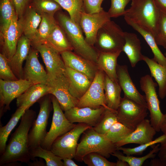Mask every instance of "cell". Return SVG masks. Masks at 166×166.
I'll list each match as a JSON object with an SVG mask.
<instances>
[{
	"instance_id": "cell-15",
	"label": "cell",
	"mask_w": 166,
	"mask_h": 166,
	"mask_svg": "<svg viewBox=\"0 0 166 166\" xmlns=\"http://www.w3.org/2000/svg\"><path fill=\"white\" fill-rule=\"evenodd\" d=\"M38 52L34 47L30 48L23 69V79L34 84L46 85L48 79L47 74L39 61Z\"/></svg>"
},
{
	"instance_id": "cell-6",
	"label": "cell",
	"mask_w": 166,
	"mask_h": 166,
	"mask_svg": "<svg viewBox=\"0 0 166 166\" xmlns=\"http://www.w3.org/2000/svg\"><path fill=\"white\" fill-rule=\"evenodd\" d=\"M39 113L34 121L28 134V146L30 149L40 146L46 136L48 120L53 107L51 95L48 94L38 101Z\"/></svg>"
},
{
	"instance_id": "cell-23",
	"label": "cell",
	"mask_w": 166,
	"mask_h": 166,
	"mask_svg": "<svg viewBox=\"0 0 166 166\" xmlns=\"http://www.w3.org/2000/svg\"><path fill=\"white\" fill-rule=\"evenodd\" d=\"M31 45V40L22 34L18 41L14 54L8 61L11 69L18 79L23 78L22 65L29 54Z\"/></svg>"
},
{
	"instance_id": "cell-25",
	"label": "cell",
	"mask_w": 166,
	"mask_h": 166,
	"mask_svg": "<svg viewBox=\"0 0 166 166\" xmlns=\"http://www.w3.org/2000/svg\"><path fill=\"white\" fill-rule=\"evenodd\" d=\"M124 38L122 51L126 55L132 67H134L138 62L143 60L140 40L136 34L127 32H124Z\"/></svg>"
},
{
	"instance_id": "cell-43",
	"label": "cell",
	"mask_w": 166,
	"mask_h": 166,
	"mask_svg": "<svg viewBox=\"0 0 166 166\" xmlns=\"http://www.w3.org/2000/svg\"><path fill=\"white\" fill-rule=\"evenodd\" d=\"M0 79L6 81H15L18 79L14 73L8 63V60L0 54Z\"/></svg>"
},
{
	"instance_id": "cell-44",
	"label": "cell",
	"mask_w": 166,
	"mask_h": 166,
	"mask_svg": "<svg viewBox=\"0 0 166 166\" xmlns=\"http://www.w3.org/2000/svg\"><path fill=\"white\" fill-rule=\"evenodd\" d=\"M132 0H111V5L108 12L111 18L124 16L125 7Z\"/></svg>"
},
{
	"instance_id": "cell-21",
	"label": "cell",
	"mask_w": 166,
	"mask_h": 166,
	"mask_svg": "<svg viewBox=\"0 0 166 166\" xmlns=\"http://www.w3.org/2000/svg\"><path fill=\"white\" fill-rule=\"evenodd\" d=\"M117 70L118 83L124 92V96L147 106L145 96L141 94L137 89L129 75L128 66L117 65Z\"/></svg>"
},
{
	"instance_id": "cell-29",
	"label": "cell",
	"mask_w": 166,
	"mask_h": 166,
	"mask_svg": "<svg viewBox=\"0 0 166 166\" xmlns=\"http://www.w3.org/2000/svg\"><path fill=\"white\" fill-rule=\"evenodd\" d=\"M148 65L152 77L154 78L158 86V94L161 99L166 96V66L159 64L153 58L144 56L143 60Z\"/></svg>"
},
{
	"instance_id": "cell-24",
	"label": "cell",
	"mask_w": 166,
	"mask_h": 166,
	"mask_svg": "<svg viewBox=\"0 0 166 166\" xmlns=\"http://www.w3.org/2000/svg\"><path fill=\"white\" fill-rule=\"evenodd\" d=\"M41 20V15L30 5L27 7L23 15L18 18L23 34L31 41L34 38Z\"/></svg>"
},
{
	"instance_id": "cell-55",
	"label": "cell",
	"mask_w": 166,
	"mask_h": 166,
	"mask_svg": "<svg viewBox=\"0 0 166 166\" xmlns=\"http://www.w3.org/2000/svg\"><path fill=\"white\" fill-rule=\"evenodd\" d=\"M164 55H165V56L166 57V52L165 53H164Z\"/></svg>"
},
{
	"instance_id": "cell-47",
	"label": "cell",
	"mask_w": 166,
	"mask_h": 166,
	"mask_svg": "<svg viewBox=\"0 0 166 166\" xmlns=\"http://www.w3.org/2000/svg\"><path fill=\"white\" fill-rule=\"evenodd\" d=\"M13 3L18 18L24 13L32 0H10Z\"/></svg>"
},
{
	"instance_id": "cell-14",
	"label": "cell",
	"mask_w": 166,
	"mask_h": 166,
	"mask_svg": "<svg viewBox=\"0 0 166 166\" xmlns=\"http://www.w3.org/2000/svg\"><path fill=\"white\" fill-rule=\"evenodd\" d=\"M111 20L108 12L104 10L93 14H88L83 11L81 14L80 26L84 33L87 43L94 46L97 33L107 22Z\"/></svg>"
},
{
	"instance_id": "cell-19",
	"label": "cell",
	"mask_w": 166,
	"mask_h": 166,
	"mask_svg": "<svg viewBox=\"0 0 166 166\" xmlns=\"http://www.w3.org/2000/svg\"><path fill=\"white\" fill-rule=\"evenodd\" d=\"M156 132L150 121L145 119L128 136L115 144L118 148L129 144H145L153 140Z\"/></svg>"
},
{
	"instance_id": "cell-48",
	"label": "cell",
	"mask_w": 166,
	"mask_h": 166,
	"mask_svg": "<svg viewBox=\"0 0 166 166\" xmlns=\"http://www.w3.org/2000/svg\"><path fill=\"white\" fill-rule=\"evenodd\" d=\"M159 159L163 161H166V141L161 144L158 152Z\"/></svg>"
},
{
	"instance_id": "cell-10",
	"label": "cell",
	"mask_w": 166,
	"mask_h": 166,
	"mask_svg": "<svg viewBox=\"0 0 166 166\" xmlns=\"http://www.w3.org/2000/svg\"><path fill=\"white\" fill-rule=\"evenodd\" d=\"M69 84L65 71L55 76L48 77L46 84L49 88V94L57 98L64 112L76 107L78 101L70 93Z\"/></svg>"
},
{
	"instance_id": "cell-5",
	"label": "cell",
	"mask_w": 166,
	"mask_h": 166,
	"mask_svg": "<svg viewBox=\"0 0 166 166\" xmlns=\"http://www.w3.org/2000/svg\"><path fill=\"white\" fill-rule=\"evenodd\" d=\"M124 42V32L118 25L110 20L98 31L94 46L99 52H122Z\"/></svg>"
},
{
	"instance_id": "cell-46",
	"label": "cell",
	"mask_w": 166,
	"mask_h": 166,
	"mask_svg": "<svg viewBox=\"0 0 166 166\" xmlns=\"http://www.w3.org/2000/svg\"><path fill=\"white\" fill-rule=\"evenodd\" d=\"M104 0H83L84 11L88 14L99 12L103 10L101 7Z\"/></svg>"
},
{
	"instance_id": "cell-34",
	"label": "cell",
	"mask_w": 166,
	"mask_h": 166,
	"mask_svg": "<svg viewBox=\"0 0 166 166\" xmlns=\"http://www.w3.org/2000/svg\"><path fill=\"white\" fill-rule=\"evenodd\" d=\"M16 14L14 7L10 0H0V38L7 30L12 19Z\"/></svg>"
},
{
	"instance_id": "cell-20",
	"label": "cell",
	"mask_w": 166,
	"mask_h": 166,
	"mask_svg": "<svg viewBox=\"0 0 166 166\" xmlns=\"http://www.w3.org/2000/svg\"><path fill=\"white\" fill-rule=\"evenodd\" d=\"M60 54L65 66L84 73L93 80L98 69L96 64L72 51H64Z\"/></svg>"
},
{
	"instance_id": "cell-38",
	"label": "cell",
	"mask_w": 166,
	"mask_h": 166,
	"mask_svg": "<svg viewBox=\"0 0 166 166\" xmlns=\"http://www.w3.org/2000/svg\"><path fill=\"white\" fill-rule=\"evenodd\" d=\"M117 121V111L106 109L98 123L93 128L98 133L104 135Z\"/></svg>"
},
{
	"instance_id": "cell-3",
	"label": "cell",
	"mask_w": 166,
	"mask_h": 166,
	"mask_svg": "<svg viewBox=\"0 0 166 166\" xmlns=\"http://www.w3.org/2000/svg\"><path fill=\"white\" fill-rule=\"evenodd\" d=\"M161 12L155 0H132L124 15L128 19L146 29L156 36Z\"/></svg>"
},
{
	"instance_id": "cell-28",
	"label": "cell",
	"mask_w": 166,
	"mask_h": 166,
	"mask_svg": "<svg viewBox=\"0 0 166 166\" xmlns=\"http://www.w3.org/2000/svg\"><path fill=\"white\" fill-rule=\"evenodd\" d=\"M43 44L60 53L65 51L73 50L64 31L57 23Z\"/></svg>"
},
{
	"instance_id": "cell-40",
	"label": "cell",
	"mask_w": 166,
	"mask_h": 166,
	"mask_svg": "<svg viewBox=\"0 0 166 166\" xmlns=\"http://www.w3.org/2000/svg\"><path fill=\"white\" fill-rule=\"evenodd\" d=\"M38 14H47L54 16L62 9L54 0H32L30 4Z\"/></svg>"
},
{
	"instance_id": "cell-1",
	"label": "cell",
	"mask_w": 166,
	"mask_h": 166,
	"mask_svg": "<svg viewBox=\"0 0 166 166\" xmlns=\"http://www.w3.org/2000/svg\"><path fill=\"white\" fill-rule=\"evenodd\" d=\"M36 118L32 109L26 110L21 117L20 123L11 135L4 152L0 157V166L16 163H28L31 160L28 146V134Z\"/></svg>"
},
{
	"instance_id": "cell-53",
	"label": "cell",
	"mask_w": 166,
	"mask_h": 166,
	"mask_svg": "<svg viewBox=\"0 0 166 166\" xmlns=\"http://www.w3.org/2000/svg\"><path fill=\"white\" fill-rule=\"evenodd\" d=\"M28 164L30 166H46V164H45L42 160H35L31 163L29 162Z\"/></svg>"
},
{
	"instance_id": "cell-2",
	"label": "cell",
	"mask_w": 166,
	"mask_h": 166,
	"mask_svg": "<svg viewBox=\"0 0 166 166\" xmlns=\"http://www.w3.org/2000/svg\"><path fill=\"white\" fill-rule=\"evenodd\" d=\"M56 13L57 22L64 31L74 52L96 64L99 52L86 41L80 26L61 10Z\"/></svg>"
},
{
	"instance_id": "cell-41",
	"label": "cell",
	"mask_w": 166,
	"mask_h": 166,
	"mask_svg": "<svg viewBox=\"0 0 166 166\" xmlns=\"http://www.w3.org/2000/svg\"><path fill=\"white\" fill-rule=\"evenodd\" d=\"M166 141V135H163L156 138L155 140L148 143L140 145L139 146L133 148H124L120 147L117 148V150L122 151L123 153L126 155H141L147 148L156 144L162 143Z\"/></svg>"
},
{
	"instance_id": "cell-30",
	"label": "cell",
	"mask_w": 166,
	"mask_h": 166,
	"mask_svg": "<svg viewBox=\"0 0 166 166\" xmlns=\"http://www.w3.org/2000/svg\"><path fill=\"white\" fill-rule=\"evenodd\" d=\"M124 19L127 24L138 32L144 38L153 54V59L160 65L166 66V57L159 49L152 34L146 29L131 21L127 19Z\"/></svg>"
},
{
	"instance_id": "cell-31",
	"label": "cell",
	"mask_w": 166,
	"mask_h": 166,
	"mask_svg": "<svg viewBox=\"0 0 166 166\" xmlns=\"http://www.w3.org/2000/svg\"><path fill=\"white\" fill-rule=\"evenodd\" d=\"M104 89L107 106L110 109L117 111L122 98V89L119 83L112 80L105 74Z\"/></svg>"
},
{
	"instance_id": "cell-8",
	"label": "cell",
	"mask_w": 166,
	"mask_h": 166,
	"mask_svg": "<svg viewBox=\"0 0 166 166\" xmlns=\"http://www.w3.org/2000/svg\"><path fill=\"white\" fill-rule=\"evenodd\" d=\"M51 99L53 109L51 125L40 144L42 147L48 150H50L52 144L56 139L72 129L76 125L66 118L57 99L52 95Z\"/></svg>"
},
{
	"instance_id": "cell-51",
	"label": "cell",
	"mask_w": 166,
	"mask_h": 166,
	"mask_svg": "<svg viewBox=\"0 0 166 166\" xmlns=\"http://www.w3.org/2000/svg\"><path fill=\"white\" fill-rule=\"evenodd\" d=\"M160 130L166 135V113L164 114Z\"/></svg>"
},
{
	"instance_id": "cell-39",
	"label": "cell",
	"mask_w": 166,
	"mask_h": 166,
	"mask_svg": "<svg viewBox=\"0 0 166 166\" xmlns=\"http://www.w3.org/2000/svg\"><path fill=\"white\" fill-rule=\"evenodd\" d=\"M134 130L118 121L111 127L104 135L115 144L125 138Z\"/></svg>"
},
{
	"instance_id": "cell-22",
	"label": "cell",
	"mask_w": 166,
	"mask_h": 166,
	"mask_svg": "<svg viewBox=\"0 0 166 166\" xmlns=\"http://www.w3.org/2000/svg\"><path fill=\"white\" fill-rule=\"evenodd\" d=\"M65 72L69 81V91L71 95L79 100L85 94L93 80L80 72L65 66Z\"/></svg>"
},
{
	"instance_id": "cell-36",
	"label": "cell",
	"mask_w": 166,
	"mask_h": 166,
	"mask_svg": "<svg viewBox=\"0 0 166 166\" xmlns=\"http://www.w3.org/2000/svg\"><path fill=\"white\" fill-rule=\"evenodd\" d=\"M31 160L35 157L43 159L45 161L46 166H64L62 159L55 155L51 150L43 148L40 146L30 149Z\"/></svg>"
},
{
	"instance_id": "cell-50",
	"label": "cell",
	"mask_w": 166,
	"mask_h": 166,
	"mask_svg": "<svg viewBox=\"0 0 166 166\" xmlns=\"http://www.w3.org/2000/svg\"><path fill=\"white\" fill-rule=\"evenodd\" d=\"M64 166H78L72 159L69 158H65L62 160Z\"/></svg>"
},
{
	"instance_id": "cell-7",
	"label": "cell",
	"mask_w": 166,
	"mask_h": 166,
	"mask_svg": "<svg viewBox=\"0 0 166 166\" xmlns=\"http://www.w3.org/2000/svg\"><path fill=\"white\" fill-rule=\"evenodd\" d=\"M91 128L86 124L78 123L72 129L56 139L50 150L62 160L65 158H74L80 136Z\"/></svg>"
},
{
	"instance_id": "cell-16",
	"label": "cell",
	"mask_w": 166,
	"mask_h": 166,
	"mask_svg": "<svg viewBox=\"0 0 166 166\" xmlns=\"http://www.w3.org/2000/svg\"><path fill=\"white\" fill-rule=\"evenodd\" d=\"M106 109L102 106L97 108L76 106L65 111L64 114L72 123H84L93 127L98 123Z\"/></svg>"
},
{
	"instance_id": "cell-56",
	"label": "cell",
	"mask_w": 166,
	"mask_h": 166,
	"mask_svg": "<svg viewBox=\"0 0 166 166\" xmlns=\"http://www.w3.org/2000/svg\"><path fill=\"white\" fill-rule=\"evenodd\" d=\"M165 166H166V161H165Z\"/></svg>"
},
{
	"instance_id": "cell-37",
	"label": "cell",
	"mask_w": 166,
	"mask_h": 166,
	"mask_svg": "<svg viewBox=\"0 0 166 166\" xmlns=\"http://www.w3.org/2000/svg\"><path fill=\"white\" fill-rule=\"evenodd\" d=\"M159 144L155 145L148 153L141 157H134L131 155L124 156L118 150L111 155L117 157L118 159L126 162L129 166H141L147 160L155 158L156 153L159 150Z\"/></svg>"
},
{
	"instance_id": "cell-9",
	"label": "cell",
	"mask_w": 166,
	"mask_h": 166,
	"mask_svg": "<svg viewBox=\"0 0 166 166\" xmlns=\"http://www.w3.org/2000/svg\"><path fill=\"white\" fill-rule=\"evenodd\" d=\"M140 84L141 90L145 94L147 108L150 113L151 124L156 132H159L164 114L161 111L156 92L157 84L153 81L151 76L147 74L140 78Z\"/></svg>"
},
{
	"instance_id": "cell-12",
	"label": "cell",
	"mask_w": 166,
	"mask_h": 166,
	"mask_svg": "<svg viewBox=\"0 0 166 166\" xmlns=\"http://www.w3.org/2000/svg\"><path fill=\"white\" fill-rule=\"evenodd\" d=\"M105 75L103 71L98 70L88 89L78 100L76 107L97 108L102 106L111 110L106 103L104 89Z\"/></svg>"
},
{
	"instance_id": "cell-49",
	"label": "cell",
	"mask_w": 166,
	"mask_h": 166,
	"mask_svg": "<svg viewBox=\"0 0 166 166\" xmlns=\"http://www.w3.org/2000/svg\"><path fill=\"white\" fill-rule=\"evenodd\" d=\"M155 2L160 12L166 14V0H155Z\"/></svg>"
},
{
	"instance_id": "cell-35",
	"label": "cell",
	"mask_w": 166,
	"mask_h": 166,
	"mask_svg": "<svg viewBox=\"0 0 166 166\" xmlns=\"http://www.w3.org/2000/svg\"><path fill=\"white\" fill-rule=\"evenodd\" d=\"M54 0L68 12L71 19L74 22L80 26L81 14L84 11L83 0Z\"/></svg>"
},
{
	"instance_id": "cell-18",
	"label": "cell",
	"mask_w": 166,
	"mask_h": 166,
	"mask_svg": "<svg viewBox=\"0 0 166 166\" xmlns=\"http://www.w3.org/2000/svg\"><path fill=\"white\" fill-rule=\"evenodd\" d=\"M23 34L22 27L16 14L3 36L0 38L1 53L9 61L14 54L18 41Z\"/></svg>"
},
{
	"instance_id": "cell-11",
	"label": "cell",
	"mask_w": 166,
	"mask_h": 166,
	"mask_svg": "<svg viewBox=\"0 0 166 166\" xmlns=\"http://www.w3.org/2000/svg\"><path fill=\"white\" fill-rule=\"evenodd\" d=\"M147 107L124 96L117 110L118 121L134 129L147 116Z\"/></svg>"
},
{
	"instance_id": "cell-33",
	"label": "cell",
	"mask_w": 166,
	"mask_h": 166,
	"mask_svg": "<svg viewBox=\"0 0 166 166\" xmlns=\"http://www.w3.org/2000/svg\"><path fill=\"white\" fill-rule=\"evenodd\" d=\"M26 108L18 107L15 112L7 123L4 126L0 125V155L4 152L6 146V143L9 136L12 131L17 125L19 120L25 111Z\"/></svg>"
},
{
	"instance_id": "cell-45",
	"label": "cell",
	"mask_w": 166,
	"mask_h": 166,
	"mask_svg": "<svg viewBox=\"0 0 166 166\" xmlns=\"http://www.w3.org/2000/svg\"><path fill=\"white\" fill-rule=\"evenodd\" d=\"M154 38L158 45L166 49V14L161 12L156 34Z\"/></svg>"
},
{
	"instance_id": "cell-13",
	"label": "cell",
	"mask_w": 166,
	"mask_h": 166,
	"mask_svg": "<svg viewBox=\"0 0 166 166\" xmlns=\"http://www.w3.org/2000/svg\"><path fill=\"white\" fill-rule=\"evenodd\" d=\"M32 82L23 78L15 81L0 79V117L10 110L12 101L17 98L32 85Z\"/></svg>"
},
{
	"instance_id": "cell-54",
	"label": "cell",
	"mask_w": 166,
	"mask_h": 166,
	"mask_svg": "<svg viewBox=\"0 0 166 166\" xmlns=\"http://www.w3.org/2000/svg\"><path fill=\"white\" fill-rule=\"evenodd\" d=\"M116 163V166H129L126 162L120 160L118 159Z\"/></svg>"
},
{
	"instance_id": "cell-4",
	"label": "cell",
	"mask_w": 166,
	"mask_h": 166,
	"mask_svg": "<svg viewBox=\"0 0 166 166\" xmlns=\"http://www.w3.org/2000/svg\"><path fill=\"white\" fill-rule=\"evenodd\" d=\"M117 150V147L115 144L92 127L83 132L81 141L78 144L74 158L77 161L82 162L85 155L92 152L98 153L106 158H109Z\"/></svg>"
},
{
	"instance_id": "cell-52",
	"label": "cell",
	"mask_w": 166,
	"mask_h": 166,
	"mask_svg": "<svg viewBox=\"0 0 166 166\" xmlns=\"http://www.w3.org/2000/svg\"><path fill=\"white\" fill-rule=\"evenodd\" d=\"M165 161H163L159 159H153L151 162V164L152 166H165Z\"/></svg>"
},
{
	"instance_id": "cell-27",
	"label": "cell",
	"mask_w": 166,
	"mask_h": 166,
	"mask_svg": "<svg viewBox=\"0 0 166 166\" xmlns=\"http://www.w3.org/2000/svg\"><path fill=\"white\" fill-rule=\"evenodd\" d=\"M96 65L112 80L118 82L117 74V59L121 51L99 52Z\"/></svg>"
},
{
	"instance_id": "cell-42",
	"label": "cell",
	"mask_w": 166,
	"mask_h": 166,
	"mask_svg": "<svg viewBox=\"0 0 166 166\" xmlns=\"http://www.w3.org/2000/svg\"><path fill=\"white\" fill-rule=\"evenodd\" d=\"M82 160L88 166H116V162L109 161L106 158L95 152L87 154Z\"/></svg>"
},
{
	"instance_id": "cell-17",
	"label": "cell",
	"mask_w": 166,
	"mask_h": 166,
	"mask_svg": "<svg viewBox=\"0 0 166 166\" xmlns=\"http://www.w3.org/2000/svg\"><path fill=\"white\" fill-rule=\"evenodd\" d=\"M40 53L45 66L48 77H52L65 71V66L60 53L42 44L33 47Z\"/></svg>"
},
{
	"instance_id": "cell-26",
	"label": "cell",
	"mask_w": 166,
	"mask_h": 166,
	"mask_svg": "<svg viewBox=\"0 0 166 166\" xmlns=\"http://www.w3.org/2000/svg\"><path fill=\"white\" fill-rule=\"evenodd\" d=\"M49 88L46 85H33L17 98V107L29 109L41 98L49 94Z\"/></svg>"
},
{
	"instance_id": "cell-32",
	"label": "cell",
	"mask_w": 166,
	"mask_h": 166,
	"mask_svg": "<svg viewBox=\"0 0 166 166\" xmlns=\"http://www.w3.org/2000/svg\"><path fill=\"white\" fill-rule=\"evenodd\" d=\"M41 15V22L34 38L31 41L32 47L43 44L57 24L54 16L47 14Z\"/></svg>"
}]
</instances>
